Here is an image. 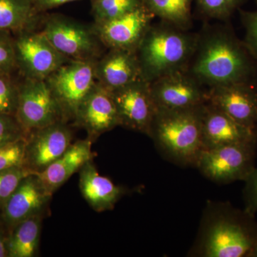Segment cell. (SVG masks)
I'll return each instance as SVG.
<instances>
[{
    "instance_id": "cell-9",
    "label": "cell",
    "mask_w": 257,
    "mask_h": 257,
    "mask_svg": "<svg viewBox=\"0 0 257 257\" xmlns=\"http://www.w3.org/2000/svg\"><path fill=\"white\" fill-rule=\"evenodd\" d=\"M18 87L15 116L28 133L60 121L64 122L58 102L45 79L22 77Z\"/></svg>"
},
{
    "instance_id": "cell-12",
    "label": "cell",
    "mask_w": 257,
    "mask_h": 257,
    "mask_svg": "<svg viewBox=\"0 0 257 257\" xmlns=\"http://www.w3.org/2000/svg\"><path fill=\"white\" fill-rule=\"evenodd\" d=\"M72 144L68 123L60 121L33 130L27 138L24 167L40 174L58 159Z\"/></svg>"
},
{
    "instance_id": "cell-18",
    "label": "cell",
    "mask_w": 257,
    "mask_h": 257,
    "mask_svg": "<svg viewBox=\"0 0 257 257\" xmlns=\"http://www.w3.org/2000/svg\"><path fill=\"white\" fill-rule=\"evenodd\" d=\"M96 82L114 91L141 78L140 64L135 52L109 49L94 64Z\"/></svg>"
},
{
    "instance_id": "cell-20",
    "label": "cell",
    "mask_w": 257,
    "mask_h": 257,
    "mask_svg": "<svg viewBox=\"0 0 257 257\" xmlns=\"http://www.w3.org/2000/svg\"><path fill=\"white\" fill-rule=\"evenodd\" d=\"M79 173V186L83 197L97 212L114 209L125 194L123 187L98 172L93 160L86 164Z\"/></svg>"
},
{
    "instance_id": "cell-25",
    "label": "cell",
    "mask_w": 257,
    "mask_h": 257,
    "mask_svg": "<svg viewBox=\"0 0 257 257\" xmlns=\"http://www.w3.org/2000/svg\"><path fill=\"white\" fill-rule=\"evenodd\" d=\"M13 74H0V115L16 114L18 105V81Z\"/></svg>"
},
{
    "instance_id": "cell-28",
    "label": "cell",
    "mask_w": 257,
    "mask_h": 257,
    "mask_svg": "<svg viewBox=\"0 0 257 257\" xmlns=\"http://www.w3.org/2000/svg\"><path fill=\"white\" fill-rule=\"evenodd\" d=\"M31 174L33 173L25 167L0 171V209L15 192L22 180Z\"/></svg>"
},
{
    "instance_id": "cell-2",
    "label": "cell",
    "mask_w": 257,
    "mask_h": 257,
    "mask_svg": "<svg viewBox=\"0 0 257 257\" xmlns=\"http://www.w3.org/2000/svg\"><path fill=\"white\" fill-rule=\"evenodd\" d=\"M257 245L254 214L229 202H209L204 210L193 256L248 257Z\"/></svg>"
},
{
    "instance_id": "cell-19",
    "label": "cell",
    "mask_w": 257,
    "mask_h": 257,
    "mask_svg": "<svg viewBox=\"0 0 257 257\" xmlns=\"http://www.w3.org/2000/svg\"><path fill=\"white\" fill-rule=\"evenodd\" d=\"M90 139L80 140L72 143L55 162L41 173L37 174L49 192L54 194L77 173L86 164L94 158Z\"/></svg>"
},
{
    "instance_id": "cell-21",
    "label": "cell",
    "mask_w": 257,
    "mask_h": 257,
    "mask_svg": "<svg viewBox=\"0 0 257 257\" xmlns=\"http://www.w3.org/2000/svg\"><path fill=\"white\" fill-rule=\"evenodd\" d=\"M45 216L39 215L19 223L9 231L8 257H34L39 251L42 223Z\"/></svg>"
},
{
    "instance_id": "cell-3",
    "label": "cell",
    "mask_w": 257,
    "mask_h": 257,
    "mask_svg": "<svg viewBox=\"0 0 257 257\" xmlns=\"http://www.w3.org/2000/svg\"><path fill=\"white\" fill-rule=\"evenodd\" d=\"M188 30L162 20L152 24L135 52L142 79L151 83L187 69L198 40Z\"/></svg>"
},
{
    "instance_id": "cell-31",
    "label": "cell",
    "mask_w": 257,
    "mask_h": 257,
    "mask_svg": "<svg viewBox=\"0 0 257 257\" xmlns=\"http://www.w3.org/2000/svg\"><path fill=\"white\" fill-rule=\"evenodd\" d=\"M241 15L246 30L243 43L255 60H257V10L253 12L242 11Z\"/></svg>"
},
{
    "instance_id": "cell-26",
    "label": "cell",
    "mask_w": 257,
    "mask_h": 257,
    "mask_svg": "<svg viewBox=\"0 0 257 257\" xmlns=\"http://www.w3.org/2000/svg\"><path fill=\"white\" fill-rule=\"evenodd\" d=\"M202 13L208 18L224 20L229 18L245 0H195Z\"/></svg>"
},
{
    "instance_id": "cell-10",
    "label": "cell",
    "mask_w": 257,
    "mask_h": 257,
    "mask_svg": "<svg viewBox=\"0 0 257 257\" xmlns=\"http://www.w3.org/2000/svg\"><path fill=\"white\" fill-rule=\"evenodd\" d=\"M150 87L157 109H185L209 100V89L187 69L160 77Z\"/></svg>"
},
{
    "instance_id": "cell-11",
    "label": "cell",
    "mask_w": 257,
    "mask_h": 257,
    "mask_svg": "<svg viewBox=\"0 0 257 257\" xmlns=\"http://www.w3.org/2000/svg\"><path fill=\"white\" fill-rule=\"evenodd\" d=\"M111 92L119 126L148 135L157 111L150 83L139 79Z\"/></svg>"
},
{
    "instance_id": "cell-8",
    "label": "cell",
    "mask_w": 257,
    "mask_h": 257,
    "mask_svg": "<svg viewBox=\"0 0 257 257\" xmlns=\"http://www.w3.org/2000/svg\"><path fill=\"white\" fill-rule=\"evenodd\" d=\"M13 34L17 71L21 77L45 80L69 61L37 28L25 29Z\"/></svg>"
},
{
    "instance_id": "cell-35",
    "label": "cell",
    "mask_w": 257,
    "mask_h": 257,
    "mask_svg": "<svg viewBox=\"0 0 257 257\" xmlns=\"http://www.w3.org/2000/svg\"><path fill=\"white\" fill-rule=\"evenodd\" d=\"M248 257H257V245L251 250Z\"/></svg>"
},
{
    "instance_id": "cell-30",
    "label": "cell",
    "mask_w": 257,
    "mask_h": 257,
    "mask_svg": "<svg viewBox=\"0 0 257 257\" xmlns=\"http://www.w3.org/2000/svg\"><path fill=\"white\" fill-rule=\"evenodd\" d=\"M28 135L15 115H0V147L27 138Z\"/></svg>"
},
{
    "instance_id": "cell-17",
    "label": "cell",
    "mask_w": 257,
    "mask_h": 257,
    "mask_svg": "<svg viewBox=\"0 0 257 257\" xmlns=\"http://www.w3.org/2000/svg\"><path fill=\"white\" fill-rule=\"evenodd\" d=\"M204 150L257 141V133L236 122L224 111L207 101L202 120Z\"/></svg>"
},
{
    "instance_id": "cell-29",
    "label": "cell",
    "mask_w": 257,
    "mask_h": 257,
    "mask_svg": "<svg viewBox=\"0 0 257 257\" xmlns=\"http://www.w3.org/2000/svg\"><path fill=\"white\" fill-rule=\"evenodd\" d=\"M16 71L13 34L0 30V74H13Z\"/></svg>"
},
{
    "instance_id": "cell-15",
    "label": "cell",
    "mask_w": 257,
    "mask_h": 257,
    "mask_svg": "<svg viewBox=\"0 0 257 257\" xmlns=\"http://www.w3.org/2000/svg\"><path fill=\"white\" fill-rule=\"evenodd\" d=\"M74 126L84 128L92 142L119 126V116L111 91L96 82L79 106Z\"/></svg>"
},
{
    "instance_id": "cell-4",
    "label": "cell",
    "mask_w": 257,
    "mask_h": 257,
    "mask_svg": "<svg viewBox=\"0 0 257 257\" xmlns=\"http://www.w3.org/2000/svg\"><path fill=\"white\" fill-rule=\"evenodd\" d=\"M205 104L178 109H157L148 136L170 162L195 167L204 151L202 120Z\"/></svg>"
},
{
    "instance_id": "cell-32",
    "label": "cell",
    "mask_w": 257,
    "mask_h": 257,
    "mask_svg": "<svg viewBox=\"0 0 257 257\" xmlns=\"http://www.w3.org/2000/svg\"><path fill=\"white\" fill-rule=\"evenodd\" d=\"M244 182L243 192L244 209L251 214H255L257 212V167H255Z\"/></svg>"
},
{
    "instance_id": "cell-7",
    "label": "cell",
    "mask_w": 257,
    "mask_h": 257,
    "mask_svg": "<svg viewBox=\"0 0 257 257\" xmlns=\"http://www.w3.org/2000/svg\"><path fill=\"white\" fill-rule=\"evenodd\" d=\"M93 61L69 60L45 80L58 102L64 122L72 121L96 82Z\"/></svg>"
},
{
    "instance_id": "cell-36",
    "label": "cell",
    "mask_w": 257,
    "mask_h": 257,
    "mask_svg": "<svg viewBox=\"0 0 257 257\" xmlns=\"http://www.w3.org/2000/svg\"><path fill=\"white\" fill-rule=\"evenodd\" d=\"M256 3H257V0H256Z\"/></svg>"
},
{
    "instance_id": "cell-5",
    "label": "cell",
    "mask_w": 257,
    "mask_h": 257,
    "mask_svg": "<svg viewBox=\"0 0 257 257\" xmlns=\"http://www.w3.org/2000/svg\"><path fill=\"white\" fill-rule=\"evenodd\" d=\"M40 25L50 43L69 60L96 62L104 54L105 47L92 25L61 14H42Z\"/></svg>"
},
{
    "instance_id": "cell-1",
    "label": "cell",
    "mask_w": 257,
    "mask_h": 257,
    "mask_svg": "<svg viewBox=\"0 0 257 257\" xmlns=\"http://www.w3.org/2000/svg\"><path fill=\"white\" fill-rule=\"evenodd\" d=\"M254 57L229 29L205 28L198 34L197 46L187 70L209 88L251 82L256 74Z\"/></svg>"
},
{
    "instance_id": "cell-14",
    "label": "cell",
    "mask_w": 257,
    "mask_h": 257,
    "mask_svg": "<svg viewBox=\"0 0 257 257\" xmlns=\"http://www.w3.org/2000/svg\"><path fill=\"white\" fill-rule=\"evenodd\" d=\"M52 195L37 174L27 176L0 209L3 224L10 231L29 218L45 216Z\"/></svg>"
},
{
    "instance_id": "cell-34",
    "label": "cell",
    "mask_w": 257,
    "mask_h": 257,
    "mask_svg": "<svg viewBox=\"0 0 257 257\" xmlns=\"http://www.w3.org/2000/svg\"><path fill=\"white\" fill-rule=\"evenodd\" d=\"M9 231L6 232L4 229H0V257H8V239Z\"/></svg>"
},
{
    "instance_id": "cell-22",
    "label": "cell",
    "mask_w": 257,
    "mask_h": 257,
    "mask_svg": "<svg viewBox=\"0 0 257 257\" xmlns=\"http://www.w3.org/2000/svg\"><path fill=\"white\" fill-rule=\"evenodd\" d=\"M42 16L35 11L32 0H0V30L15 33L36 29Z\"/></svg>"
},
{
    "instance_id": "cell-13",
    "label": "cell",
    "mask_w": 257,
    "mask_h": 257,
    "mask_svg": "<svg viewBox=\"0 0 257 257\" xmlns=\"http://www.w3.org/2000/svg\"><path fill=\"white\" fill-rule=\"evenodd\" d=\"M155 15L145 5L119 18L93 23L96 36L106 49H120L136 52Z\"/></svg>"
},
{
    "instance_id": "cell-16",
    "label": "cell",
    "mask_w": 257,
    "mask_h": 257,
    "mask_svg": "<svg viewBox=\"0 0 257 257\" xmlns=\"http://www.w3.org/2000/svg\"><path fill=\"white\" fill-rule=\"evenodd\" d=\"M209 101L236 122L257 133V91L251 82L209 88Z\"/></svg>"
},
{
    "instance_id": "cell-33",
    "label": "cell",
    "mask_w": 257,
    "mask_h": 257,
    "mask_svg": "<svg viewBox=\"0 0 257 257\" xmlns=\"http://www.w3.org/2000/svg\"><path fill=\"white\" fill-rule=\"evenodd\" d=\"M82 0H32V3L35 11L38 14L42 15L62 5Z\"/></svg>"
},
{
    "instance_id": "cell-23",
    "label": "cell",
    "mask_w": 257,
    "mask_h": 257,
    "mask_svg": "<svg viewBox=\"0 0 257 257\" xmlns=\"http://www.w3.org/2000/svg\"><path fill=\"white\" fill-rule=\"evenodd\" d=\"M143 2L155 18L185 30L190 28L193 0H143Z\"/></svg>"
},
{
    "instance_id": "cell-27",
    "label": "cell",
    "mask_w": 257,
    "mask_h": 257,
    "mask_svg": "<svg viewBox=\"0 0 257 257\" xmlns=\"http://www.w3.org/2000/svg\"><path fill=\"white\" fill-rule=\"evenodd\" d=\"M27 138L0 147V171L24 167Z\"/></svg>"
},
{
    "instance_id": "cell-24",
    "label": "cell",
    "mask_w": 257,
    "mask_h": 257,
    "mask_svg": "<svg viewBox=\"0 0 257 257\" xmlns=\"http://www.w3.org/2000/svg\"><path fill=\"white\" fill-rule=\"evenodd\" d=\"M94 23H105L143 6V0H90Z\"/></svg>"
},
{
    "instance_id": "cell-6",
    "label": "cell",
    "mask_w": 257,
    "mask_h": 257,
    "mask_svg": "<svg viewBox=\"0 0 257 257\" xmlns=\"http://www.w3.org/2000/svg\"><path fill=\"white\" fill-rule=\"evenodd\" d=\"M256 149L257 141L204 150L195 167L204 177L216 183L244 182L256 167Z\"/></svg>"
}]
</instances>
